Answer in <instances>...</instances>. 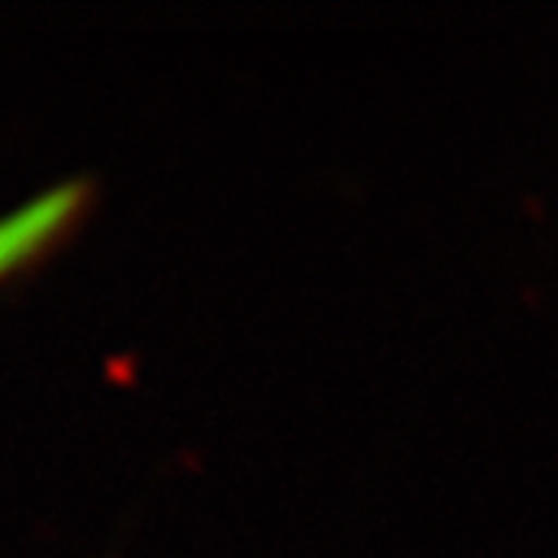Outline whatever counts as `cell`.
<instances>
[{
    "label": "cell",
    "mask_w": 558,
    "mask_h": 558,
    "mask_svg": "<svg viewBox=\"0 0 558 558\" xmlns=\"http://www.w3.org/2000/svg\"><path fill=\"white\" fill-rule=\"evenodd\" d=\"M94 183L87 178H65L0 215V277L20 270L44 255L50 245L75 227L90 205Z\"/></svg>",
    "instance_id": "cell-1"
}]
</instances>
